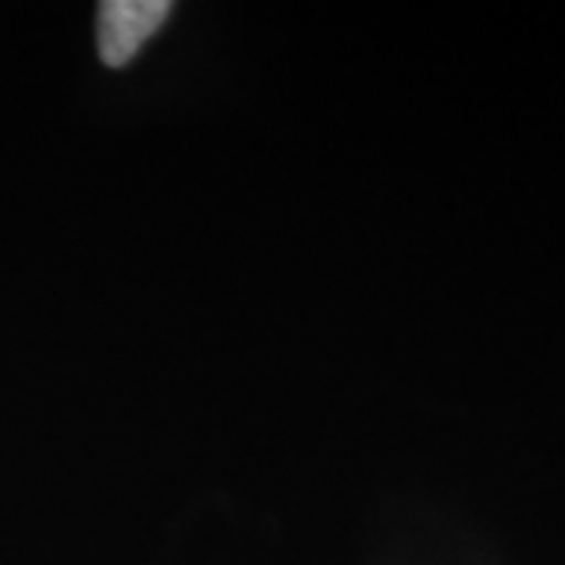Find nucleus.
I'll return each instance as SVG.
<instances>
[{
	"instance_id": "nucleus-1",
	"label": "nucleus",
	"mask_w": 565,
	"mask_h": 565,
	"mask_svg": "<svg viewBox=\"0 0 565 565\" xmlns=\"http://www.w3.org/2000/svg\"><path fill=\"white\" fill-rule=\"evenodd\" d=\"M170 0H107L98 10V51L107 66H126L170 17Z\"/></svg>"
}]
</instances>
